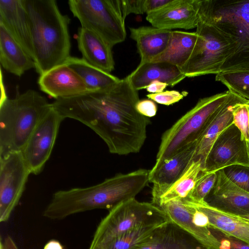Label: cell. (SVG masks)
Instances as JSON below:
<instances>
[{
	"mask_svg": "<svg viewBox=\"0 0 249 249\" xmlns=\"http://www.w3.org/2000/svg\"><path fill=\"white\" fill-rule=\"evenodd\" d=\"M65 64L81 77L89 91L107 88L120 80L111 73L89 64L82 58L71 56Z\"/></svg>",
	"mask_w": 249,
	"mask_h": 249,
	"instance_id": "obj_28",
	"label": "cell"
},
{
	"mask_svg": "<svg viewBox=\"0 0 249 249\" xmlns=\"http://www.w3.org/2000/svg\"><path fill=\"white\" fill-rule=\"evenodd\" d=\"M205 201L231 215L241 216L249 214V193L229 180L223 169L217 172L216 182Z\"/></svg>",
	"mask_w": 249,
	"mask_h": 249,
	"instance_id": "obj_15",
	"label": "cell"
},
{
	"mask_svg": "<svg viewBox=\"0 0 249 249\" xmlns=\"http://www.w3.org/2000/svg\"><path fill=\"white\" fill-rule=\"evenodd\" d=\"M197 39L188 60L179 68L186 77L221 72L224 63L232 55L235 44L227 35L200 19Z\"/></svg>",
	"mask_w": 249,
	"mask_h": 249,
	"instance_id": "obj_7",
	"label": "cell"
},
{
	"mask_svg": "<svg viewBox=\"0 0 249 249\" xmlns=\"http://www.w3.org/2000/svg\"><path fill=\"white\" fill-rule=\"evenodd\" d=\"M52 107L44 96L33 89L13 98L4 95L0 105V157L21 152L40 120Z\"/></svg>",
	"mask_w": 249,
	"mask_h": 249,
	"instance_id": "obj_4",
	"label": "cell"
},
{
	"mask_svg": "<svg viewBox=\"0 0 249 249\" xmlns=\"http://www.w3.org/2000/svg\"><path fill=\"white\" fill-rule=\"evenodd\" d=\"M0 62L6 71L19 77L35 68L34 60L1 24Z\"/></svg>",
	"mask_w": 249,
	"mask_h": 249,
	"instance_id": "obj_24",
	"label": "cell"
},
{
	"mask_svg": "<svg viewBox=\"0 0 249 249\" xmlns=\"http://www.w3.org/2000/svg\"><path fill=\"white\" fill-rule=\"evenodd\" d=\"M196 142L179 150L149 172V182L153 183L152 194L159 193L176 181L194 159Z\"/></svg>",
	"mask_w": 249,
	"mask_h": 249,
	"instance_id": "obj_18",
	"label": "cell"
},
{
	"mask_svg": "<svg viewBox=\"0 0 249 249\" xmlns=\"http://www.w3.org/2000/svg\"><path fill=\"white\" fill-rule=\"evenodd\" d=\"M138 91L128 76L110 87L55 100L52 106L64 119L87 125L105 142L110 153H139L147 138L150 118L138 112Z\"/></svg>",
	"mask_w": 249,
	"mask_h": 249,
	"instance_id": "obj_1",
	"label": "cell"
},
{
	"mask_svg": "<svg viewBox=\"0 0 249 249\" xmlns=\"http://www.w3.org/2000/svg\"><path fill=\"white\" fill-rule=\"evenodd\" d=\"M215 80L228 90L249 101V70L221 72L216 74Z\"/></svg>",
	"mask_w": 249,
	"mask_h": 249,
	"instance_id": "obj_30",
	"label": "cell"
},
{
	"mask_svg": "<svg viewBox=\"0 0 249 249\" xmlns=\"http://www.w3.org/2000/svg\"><path fill=\"white\" fill-rule=\"evenodd\" d=\"M0 248L2 249H19L15 241L9 236L6 237L3 241L0 240Z\"/></svg>",
	"mask_w": 249,
	"mask_h": 249,
	"instance_id": "obj_40",
	"label": "cell"
},
{
	"mask_svg": "<svg viewBox=\"0 0 249 249\" xmlns=\"http://www.w3.org/2000/svg\"><path fill=\"white\" fill-rule=\"evenodd\" d=\"M201 0H172L160 8L147 14L152 26L166 30L196 28L200 20Z\"/></svg>",
	"mask_w": 249,
	"mask_h": 249,
	"instance_id": "obj_13",
	"label": "cell"
},
{
	"mask_svg": "<svg viewBox=\"0 0 249 249\" xmlns=\"http://www.w3.org/2000/svg\"><path fill=\"white\" fill-rule=\"evenodd\" d=\"M144 0H119L122 16L125 19L130 14H144Z\"/></svg>",
	"mask_w": 249,
	"mask_h": 249,
	"instance_id": "obj_36",
	"label": "cell"
},
{
	"mask_svg": "<svg viewBox=\"0 0 249 249\" xmlns=\"http://www.w3.org/2000/svg\"><path fill=\"white\" fill-rule=\"evenodd\" d=\"M170 220L164 211L152 202L130 199L109 210L102 219L89 248L107 242L141 225L163 224Z\"/></svg>",
	"mask_w": 249,
	"mask_h": 249,
	"instance_id": "obj_8",
	"label": "cell"
},
{
	"mask_svg": "<svg viewBox=\"0 0 249 249\" xmlns=\"http://www.w3.org/2000/svg\"><path fill=\"white\" fill-rule=\"evenodd\" d=\"M248 101L231 92V94L218 110L197 140L194 159H200L204 165L208 154L216 139L233 124V111L240 103Z\"/></svg>",
	"mask_w": 249,
	"mask_h": 249,
	"instance_id": "obj_19",
	"label": "cell"
},
{
	"mask_svg": "<svg viewBox=\"0 0 249 249\" xmlns=\"http://www.w3.org/2000/svg\"><path fill=\"white\" fill-rule=\"evenodd\" d=\"M129 30L141 57L139 65L151 62L162 54L169 46L172 34V30L153 26L129 28Z\"/></svg>",
	"mask_w": 249,
	"mask_h": 249,
	"instance_id": "obj_22",
	"label": "cell"
},
{
	"mask_svg": "<svg viewBox=\"0 0 249 249\" xmlns=\"http://www.w3.org/2000/svg\"><path fill=\"white\" fill-rule=\"evenodd\" d=\"M0 249H2L0 248Z\"/></svg>",
	"mask_w": 249,
	"mask_h": 249,
	"instance_id": "obj_44",
	"label": "cell"
},
{
	"mask_svg": "<svg viewBox=\"0 0 249 249\" xmlns=\"http://www.w3.org/2000/svg\"><path fill=\"white\" fill-rule=\"evenodd\" d=\"M133 249H208L171 220Z\"/></svg>",
	"mask_w": 249,
	"mask_h": 249,
	"instance_id": "obj_20",
	"label": "cell"
},
{
	"mask_svg": "<svg viewBox=\"0 0 249 249\" xmlns=\"http://www.w3.org/2000/svg\"><path fill=\"white\" fill-rule=\"evenodd\" d=\"M168 85L165 83L155 81L150 84L145 88L146 90L151 93H158L163 91Z\"/></svg>",
	"mask_w": 249,
	"mask_h": 249,
	"instance_id": "obj_39",
	"label": "cell"
},
{
	"mask_svg": "<svg viewBox=\"0 0 249 249\" xmlns=\"http://www.w3.org/2000/svg\"><path fill=\"white\" fill-rule=\"evenodd\" d=\"M236 217H239V218H240L241 219H244L245 220H246V221L249 222V214L245 215H244V216H236Z\"/></svg>",
	"mask_w": 249,
	"mask_h": 249,
	"instance_id": "obj_42",
	"label": "cell"
},
{
	"mask_svg": "<svg viewBox=\"0 0 249 249\" xmlns=\"http://www.w3.org/2000/svg\"><path fill=\"white\" fill-rule=\"evenodd\" d=\"M200 159H194L181 176L161 192L152 194V203L160 208L173 200L188 198L203 171Z\"/></svg>",
	"mask_w": 249,
	"mask_h": 249,
	"instance_id": "obj_25",
	"label": "cell"
},
{
	"mask_svg": "<svg viewBox=\"0 0 249 249\" xmlns=\"http://www.w3.org/2000/svg\"><path fill=\"white\" fill-rule=\"evenodd\" d=\"M136 108L139 113L148 118L155 116L158 109L155 102L150 99L140 100Z\"/></svg>",
	"mask_w": 249,
	"mask_h": 249,
	"instance_id": "obj_37",
	"label": "cell"
},
{
	"mask_svg": "<svg viewBox=\"0 0 249 249\" xmlns=\"http://www.w3.org/2000/svg\"><path fill=\"white\" fill-rule=\"evenodd\" d=\"M43 249H64V248L58 241L51 240L45 244Z\"/></svg>",
	"mask_w": 249,
	"mask_h": 249,
	"instance_id": "obj_41",
	"label": "cell"
},
{
	"mask_svg": "<svg viewBox=\"0 0 249 249\" xmlns=\"http://www.w3.org/2000/svg\"><path fill=\"white\" fill-rule=\"evenodd\" d=\"M0 24L34 60L30 22L23 0H0Z\"/></svg>",
	"mask_w": 249,
	"mask_h": 249,
	"instance_id": "obj_17",
	"label": "cell"
},
{
	"mask_svg": "<svg viewBox=\"0 0 249 249\" xmlns=\"http://www.w3.org/2000/svg\"><path fill=\"white\" fill-rule=\"evenodd\" d=\"M217 179V172L203 171L190 196L186 199L195 202L202 203L214 187Z\"/></svg>",
	"mask_w": 249,
	"mask_h": 249,
	"instance_id": "obj_31",
	"label": "cell"
},
{
	"mask_svg": "<svg viewBox=\"0 0 249 249\" xmlns=\"http://www.w3.org/2000/svg\"><path fill=\"white\" fill-rule=\"evenodd\" d=\"M172 0H144L143 9L146 14L160 8Z\"/></svg>",
	"mask_w": 249,
	"mask_h": 249,
	"instance_id": "obj_38",
	"label": "cell"
},
{
	"mask_svg": "<svg viewBox=\"0 0 249 249\" xmlns=\"http://www.w3.org/2000/svg\"><path fill=\"white\" fill-rule=\"evenodd\" d=\"M68 5L82 27L94 32L112 48L125 40V19L119 0H69Z\"/></svg>",
	"mask_w": 249,
	"mask_h": 249,
	"instance_id": "obj_9",
	"label": "cell"
},
{
	"mask_svg": "<svg viewBox=\"0 0 249 249\" xmlns=\"http://www.w3.org/2000/svg\"><path fill=\"white\" fill-rule=\"evenodd\" d=\"M28 16L36 71L39 75L71 56L70 18L54 0H23Z\"/></svg>",
	"mask_w": 249,
	"mask_h": 249,
	"instance_id": "obj_3",
	"label": "cell"
},
{
	"mask_svg": "<svg viewBox=\"0 0 249 249\" xmlns=\"http://www.w3.org/2000/svg\"><path fill=\"white\" fill-rule=\"evenodd\" d=\"M162 225H142L107 242L89 249H133L147 239Z\"/></svg>",
	"mask_w": 249,
	"mask_h": 249,
	"instance_id": "obj_29",
	"label": "cell"
},
{
	"mask_svg": "<svg viewBox=\"0 0 249 249\" xmlns=\"http://www.w3.org/2000/svg\"><path fill=\"white\" fill-rule=\"evenodd\" d=\"M65 119L53 107L40 120L21 151L31 174L38 175L50 157Z\"/></svg>",
	"mask_w": 249,
	"mask_h": 249,
	"instance_id": "obj_11",
	"label": "cell"
},
{
	"mask_svg": "<svg viewBox=\"0 0 249 249\" xmlns=\"http://www.w3.org/2000/svg\"><path fill=\"white\" fill-rule=\"evenodd\" d=\"M188 94L186 91L166 90L158 93H149L146 96L158 104L169 106L178 102Z\"/></svg>",
	"mask_w": 249,
	"mask_h": 249,
	"instance_id": "obj_34",
	"label": "cell"
},
{
	"mask_svg": "<svg viewBox=\"0 0 249 249\" xmlns=\"http://www.w3.org/2000/svg\"><path fill=\"white\" fill-rule=\"evenodd\" d=\"M196 32L172 31V37L167 49L151 62H162L177 66L179 69L188 60L196 45Z\"/></svg>",
	"mask_w": 249,
	"mask_h": 249,
	"instance_id": "obj_27",
	"label": "cell"
},
{
	"mask_svg": "<svg viewBox=\"0 0 249 249\" xmlns=\"http://www.w3.org/2000/svg\"><path fill=\"white\" fill-rule=\"evenodd\" d=\"M190 201L207 215L208 229L217 230L249 245V221L224 213L210 206L205 201L199 203Z\"/></svg>",
	"mask_w": 249,
	"mask_h": 249,
	"instance_id": "obj_26",
	"label": "cell"
},
{
	"mask_svg": "<svg viewBox=\"0 0 249 249\" xmlns=\"http://www.w3.org/2000/svg\"><path fill=\"white\" fill-rule=\"evenodd\" d=\"M249 101L237 105L233 111V124L241 133L249 146Z\"/></svg>",
	"mask_w": 249,
	"mask_h": 249,
	"instance_id": "obj_33",
	"label": "cell"
},
{
	"mask_svg": "<svg viewBox=\"0 0 249 249\" xmlns=\"http://www.w3.org/2000/svg\"><path fill=\"white\" fill-rule=\"evenodd\" d=\"M37 82L40 90L55 100L89 91L81 77L65 63L39 75Z\"/></svg>",
	"mask_w": 249,
	"mask_h": 249,
	"instance_id": "obj_16",
	"label": "cell"
},
{
	"mask_svg": "<svg viewBox=\"0 0 249 249\" xmlns=\"http://www.w3.org/2000/svg\"><path fill=\"white\" fill-rule=\"evenodd\" d=\"M31 173L21 152L0 157V221H7L18 205Z\"/></svg>",
	"mask_w": 249,
	"mask_h": 249,
	"instance_id": "obj_10",
	"label": "cell"
},
{
	"mask_svg": "<svg viewBox=\"0 0 249 249\" xmlns=\"http://www.w3.org/2000/svg\"><path fill=\"white\" fill-rule=\"evenodd\" d=\"M149 170L139 169L118 174L89 187L58 191L53 194L43 215L50 219L60 220L94 209L110 210L135 198L149 182Z\"/></svg>",
	"mask_w": 249,
	"mask_h": 249,
	"instance_id": "obj_2",
	"label": "cell"
},
{
	"mask_svg": "<svg viewBox=\"0 0 249 249\" xmlns=\"http://www.w3.org/2000/svg\"><path fill=\"white\" fill-rule=\"evenodd\" d=\"M234 165L249 166V148L239 130L232 124L213 143L203 171L217 172Z\"/></svg>",
	"mask_w": 249,
	"mask_h": 249,
	"instance_id": "obj_12",
	"label": "cell"
},
{
	"mask_svg": "<svg viewBox=\"0 0 249 249\" xmlns=\"http://www.w3.org/2000/svg\"><path fill=\"white\" fill-rule=\"evenodd\" d=\"M231 94L229 90L200 99L196 105L165 131L157 154V166L187 145L197 141Z\"/></svg>",
	"mask_w": 249,
	"mask_h": 249,
	"instance_id": "obj_6",
	"label": "cell"
},
{
	"mask_svg": "<svg viewBox=\"0 0 249 249\" xmlns=\"http://www.w3.org/2000/svg\"><path fill=\"white\" fill-rule=\"evenodd\" d=\"M82 58L89 64L108 73L114 70L112 47L94 32L80 27L76 36Z\"/></svg>",
	"mask_w": 249,
	"mask_h": 249,
	"instance_id": "obj_21",
	"label": "cell"
},
{
	"mask_svg": "<svg viewBox=\"0 0 249 249\" xmlns=\"http://www.w3.org/2000/svg\"><path fill=\"white\" fill-rule=\"evenodd\" d=\"M248 106H249V102L248 103Z\"/></svg>",
	"mask_w": 249,
	"mask_h": 249,
	"instance_id": "obj_43",
	"label": "cell"
},
{
	"mask_svg": "<svg viewBox=\"0 0 249 249\" xmlns=\"http://www.w3.org/2000/svg\"><path fill=\"white\" fill-rule=\"evenodd\" d=\"M220 244V249H249V245L217 230L209 229Z\"/></svg>",
	"mask_w": 249,
	"mask_h": 249,
	"instance_id": "obj_35",
	"label": "cell"
},
{
	"mask_svg": "<svg viewBox=\"0 0 249 249\" xmlns=\"http://www.w3.org/2000/svg\"><path fill=\"white\" fill-rule=\"evenodd\" d=\"M199 15L234 42V52L221 72L249 70V0H201Z\"/></svg>",
	"mask_w": 249,
	"mask_h": 249,
	"instance_id": "obj_5",
	"label": "cell"
},
{
	"mask_svg": "<svg viewBox=\"0 0 249 249\" xmlns=\"http://www.w3.org/2000/svg\"><path fill=\"white\" fill-rule=\"evenodd\" d=\"M223 170L233 183L249 193V166L234 165L226 167Z\"/></svg>",
	"mask_w": 249,
	"mask_h": 249,
	"instance_id": "obj_32",
	"label": "cell"
},
{
	"mask_svg": "<svg viewBox=\"0 0 249 249\" xmlns=\"http://www.w3.org/2000/svg\"><path fill=\"white\" fill-rule=\"evenodd\" d=\"M128 77L135 90L145 89L151 83L159 81L174 87L186 76L174 65L162 62H150L138 65Z\"/></svg>",
	"mask_w": 249,
	"mask_h": 249,
	"instance_id": "obj_23",
	"label": "cell"
},
{
	"mask_svg": "<svg viewBox=\"0 0 249 249\" xmlns=\"http://www.w3.org/2000/svg\"><path fill=\"white\" fill-rule=\"evenodd\" d=\"M191 208L180 203L172 205L167 214L171 221L189 233L208 249H220V244L208 229L207 215L188 199Z\"/></svg>",
	"mask_w": 249,
	"mask_h": 249,
	"instance_id": "obj_14",
	"label": "cell"
}]
</instances>
